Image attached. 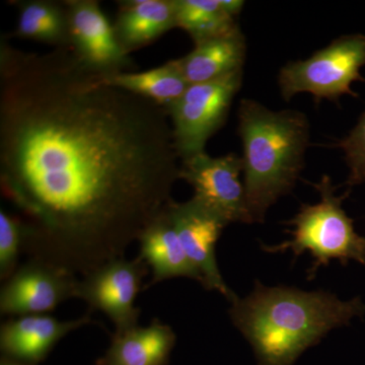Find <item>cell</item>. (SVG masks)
<instances>
[{"mask_svg": "<svg viewBox=\"0 0 365 365\" xmlns=\"http://www.w3.org/2000/svg\"><path fill=\"white\" fill-rule=\"evenodd\" d=\"M167 110L106 83L71 48L0 45V180L30 260L76 276L123 258L180 180Z\"/></svg>", "mask_w": 365, "mask_h": 365, "instance_id": "6da1fadb", "label": "cell"}, {"mask_svg": "<svg viewBox=\"0 0 365 365\" xmlns=\"http://www.w3.org/2000/svg\"><path fill=\"white\" fill-rule=\"evenodd\" d=\"M230 304L232 324L261 365H292L333 329L365 313L360 297L344 302L329 292L268 287L259 281L248 297H237Z\"/></svg>", "mask_w": 365, "mask_h": 365, "instance_id": "7a4b0ae2", "label": "cell"}, {"mask_svg": "<svg viewBox=\"0 0 365 365\" xmlns=\"http://www.w3.org/2000/svg\"><path fill=\"white\" fill-rule=\"evenodd\" d=\"M237 118L250 222L262 223L304 169L309 122L302 112L272 111L251 98H242Z\"/></svg>", "mask_w": 365, "mask_h": 365, "instance_id": "3957f363", "label": "cell"}, {"mask_svg": "<svg viewBox=\"0 0 365 365\" xmlns=\"http://www.w3.org/2000/svg\"><path fill=\"white\" fill-rule=\"evenodd\" d=\"M321 199L314 205L304 204L299 212L288 222L292 239L279 245H262L263 251L281 253L292 251L295 258L304 252L313 257L309 278H314L319 268L338 260L343 266L354 260L365 265V237L357 234L353 220L342 208L343 200L349 195L335 196L336 187L329 176H323L314 185Z\"/></svg>", "mask_w": 365, "mask_h": 365, "instance_id": "277c9868", "label": "cell"}, {"mask_svg": "<svg viewBox=\"0 0 365 365\" xmlns=\"http://www.w3.org/2000/svg\"><path fill=\"white\" fill-rule=\"evenodd\" d=\"M365 66V35L352 34L333 41L306 60L290 61L280 69L281 96L290 101L299 93L313 96L314 101L339 100L342 96L357 97L351 86L365 81L360 69Z\"/></svg>", "mask_w": 365, "mask_h": 365, "instance_id": "5b68a950", "label": "cell"}, {"mask_svg": "<svg viewBox=\"0 0 365 365\" xmlns=\"http://www.w3.org/2000/svg\"><path fill=\"white\" fill-rule=\"evenodd\" d=\"M242 81V69L208 83L189 85L181 97L165 108L180 160L205 151L209 138L227 121Z\"/></svg>", "mask_w": 365, "mask_h": 365, "instance_id": "8992f818", "label": "cell"}, {"mask_svg": "<svg viewBox=\"0 0 365 365\" xmlns=\"http://www.w3.org/2000/svg\"><path fill=\"white\" fill-rule=\"evenodd\" d=\"M242 160L237 153L212 158L204 151L181 160L180 179L194 189L193 199L232 222L251 223L241 181Z\"/></svg>", "mask_w": 365, "mask_h": 365, "instance_id": "52a82bcc", "label": "cell"}, {"mask_svg": "<svg viewBox=\"0 0 365 365\" xmlns=\"http://www.w3.org/2000/svg\"><path fill=\"white\" fill-rule=\"evenodd\" d=\"M148 267L139 256L133 260L123 257L108 262L78 281L76 297L91 309L107 314L116 333L126 332L138 326L140 311L134 302Z\"/></svg>", "mask_w": 365, "mask_h": 365, "instance_id": "ba28073f", "label": "cell"}, {"mask_svg": "<svg viewBox=\"0 0 365 365\" xmlns=\"http://www.w3.org/2000/svg\"><path fill=\"white\" fill-rule=\"evenodd\" d=\"M71 50L81 66L98 76L130 71L133 63L122 49L114 28L96 0H67Z\"/></svg>", "mask_w": 365, "mask_h": 365, "instance_id": "9c48e42d", "label": "cell"}, {"mask_svg": "<svg viewBox=\"0 0 365 365\" xmlns=\"http://www.w3.org/2000/svg\"><path fill=\"white\" fill-rule=\"evenodd\" d=\"M78 280L61 269L30 260L16 269L0 292V312L11 316L46 314L76 297Z\"/></svg>", "mask_w": 365, "mask_h": 365, "instance_id": "30bf717a", "label": "cell"}, {"mask_svg": "<svg viewBox=\"0 0 365 365\" xmlns=\"http://www.w3.org/2000/svg\"><path fill=\"white\" fill-rule=\"evenodd\" d=\"M169 209L182 248L202 278V287L232 302L237 295L225 282L215 254L216 244L228 223L193 198L184 203L173 200Z\"/></svg>", "mask_w": 365, "mask_h": 365, "instance_id": "8fae6325", "label": "cell"}, {"mask_svg": "<svg viewBox=\"0 0 365 365\" xmlns=\"http://www.w3.org/2000/svg\"><path fill=\"white\" fill-rule=\"evenodd\" d=\"M88 316L59 321L48 314H29L2 324L0 349L6 359L36 365L43 361L67 334L90 323Z\"/></svg>", "mask_w": 365, "mask_h": 365, "instance_id": "7c38bea8", "label": "cell"}, {"mask_svg": "<svg viewBox=\"0 0 365 365\" xmlns=\"http://www.w3.org/2000/svg\"><path fill=\"white\" fill-rule=\"evenodd\" d=\"M169 205L139 237V257L151 269V284L170 278L186 277L198 281L202 285L200 274L182 248Z\"/></svg>", "mask_w": 365, "mask_h": 365, "instance_id": "4fadbf2b", "label": "cell"}, {"mask_svg": "<svg viewBox=\"0 0 365 365\" xmlns=\"http://www.w3.org/2000/svg\"><path fill=\"white\" fill-rule=\"evenodd\" d=\"M118 4L113 28L128 55L177 28L176 0H124Z\"/></svg>", "mask_w": 365, "mask_h": 365, "instance_id": "5bb4252c", "label": "cell"}, {"mask_svg": "<svg viewBox=\"0 0 365 365\" xmlns=\"http://www.w3.org/2000/svg\"><path fill=\"white\" fill-rule=\"evenodd\" d=\"M247 45L241 29L196 43L186 56L174 60L188 85L208 83L242 71Z\"/></svg>", "mask_w": 365, "mask_h": 365, "instance_id": "9a60e30c", "label": "cell"}, {"mask_svg": "<svg viewBox=\"0 0 365 365\" xmlns=\"http://www.w3.org/2000/svg\"><path fill=\"white\" fill-rule=\"evenodd\" d=\"M176 340L174 330L160 321L115 333L102 365H167Z\"/></svg>", "mask_w": 365, "mask_h": 365, "instance_id": "2e32d148", "label": "cell"}, {"mask_svg": "<svg viewBox=\"0 0 365 365\" xmlns=\"http://www.w3.org/2000/svg\"><path fill=\"white\" fill-rule=\"evenodd\" d=\"M19 9L16 35L57 48H71L69 16L66 2L26 0L16 2Z\"/></svg>", "mask_w": 365, "mask_h": 365, "instance_id": "e0dca14e", "label": "cell"}, {"mask_svg": "<svg viewBox=\"0 0 365 365\" xmlns=\"http://www.w3.org/2000/svg\"><path fill=\"white\" fill-rule=\"evenodd\" d=\"M103 78L109 85L148 98L163 108L181 97L189 86L174 60L150 71L120 72Z\"/></svg>", "mask_w": 365, "mask_h": 365, "instance_id": "ac0fdd59", "label": "cell"}, {"mask_svg": "<svg viewBox=\"0 0 365 365\" xmlns=\"http://www.w3.org/2000/svg\"><path fill=\"white\" fill-rule=\"evenodd\" d=\"M176 16L177 28L186 31L194 44L240 29L222 0H176Z\"/></svg>", "mask_w": 365, "mask_h": 365, "instance_id": "d6986e66", "label": "cell"}, {"mask_svg": "<svg viewBox=\"0 0 365 365\" xmlns=\"http://www.w3.org/2000/svg\"><path fill=\"white\" fill-rule=\"evenodd\" d=\"M23 220L0 210V277L7 280L16 272L19 255L24 246Z\"/></svg>", "mask_w": 365, "mask_h": 365, "instance_id": "ffe728a7", "label": "cell"}, {"mask_svg": "<svg viewBox=\"0 0 365 365\" xmlns=\"http://www.w3.org/2000/svg\"><path fill=\"white\" fill-rule=\"evenodd\" d=\"M344 153L346 163L349 168L346 185L350 188L365 184V111L356 126L337 144Z\"/></svg>", "mask_w": 365, "mask_h": 365, "instance_id": "44dd1931", "label": "cell"}, {"mask_svg": "<svg viewBox=\"0 0 365 365\" xmlns=\"http://www.w3.org/2000/svg\"><path fill=\"white\" fill-rule=\"evenodd\" d=\"M222 6L228 14L237 18L241 13L245 2L240 0H222Z\"/></svg>", "mask_w": 365, "mask_h": 365, "instance_id": "7402d4cb", "label": "cell"}, {"mask_svg": "<svg viewBox=\"0 0 365 365\" xmlns=\"http://www.w3.org/2000/svg\"><path fill=\"white\" fill-rule=\"evenodd\" d=\"M0 365H30L26 364H21V362L16 361V360H11L2 357L1 364Z\"/></svg>", "mask_w": 365, "mask_h": 365, "instance_id": "603a6c76", "label": "cell"}]
</instances>
